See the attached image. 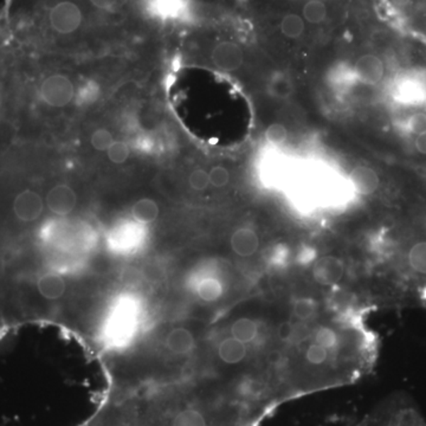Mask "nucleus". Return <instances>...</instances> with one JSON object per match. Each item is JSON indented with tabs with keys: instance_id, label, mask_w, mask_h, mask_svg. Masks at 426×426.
<instances>
[{
	"instance_id": "nucleus-1",
	"label": "nucleus",
	"mask_w": 426,
	"mask_h": 426,
	"mask_svg": "<svg viewBox=\"0 0 426 426\" xmlns=\"http://www.w3.org/2000/svg\"><path fill=\"white\" fill-rule=\"evenodd\" d=\"M38 95L47 106L62 108L68 106L75 97V88L67 76L54 74L42 81Z\"/></svg>"
},
{
	"instance_id": "nucleus-2",
	"label": "nucleus",
	"mask_w": 426,
	"mask_h": 426,
	"mask_svg": "<svg viewBox=\"0 0 426 426\" xmlns=\"http://www.w3.org/2000/svg\"><path fill=\"white\" fill-rule=\"evenodd\" d=\"M81 9L72 1H61L51 9L49 22L52 29L61 35L75 33L82 24Z\"/></svg>"
},
{
	"instance_id": "nucleus-3",
	"label": "nucleus",
	"mask_w": 426,
	"mask_h": 426,
	"mask_svg": "<svg viewBox=\"0 0 426 426\" xmlns=\"http://www.w3.org/2000/svg\"><path fill=\"white\" fill-rule=\"evenodd\" d=\"M44 211V201L36 191L26 189L16 194L12 201V212L19 222H36L42 217Z\"/></svg>"
},
{
	"instance_id": "nucleus-4",
	"label": "nucleus",
	"mask_w": 426,
	"mask_h": 426,
	"mask_svg": "<svg viewBox=\"0 0 426 426\" xmlns=\"http://www.w3.org/2000/svg\"><path fill=\"white\" fill-rule=\"evenodd\" d=\"M313 277L321 286H334L344 277V264L335 256H325L313 264Z\"/></svg>"
},
{
	"instance_id": "nucleus-5",
	"label": "nucleus",
	"mask_w": 426,
	"mask_h": 426,
	"mask_svg": "<svg viewBox=\"0 0 426 426\" xmlns=\"http://www.w3.org/2000/svg\"><path fill=\"white\" fill-rule=\"evenodd\" d=\"M76 204H77V196L75 191L67 184H58L47 194V206L55 215H69L74 211Z\"/></svg>"
},
{
	"instance_id": "nucleus-6",
	"label": "nucleus",
	"mask_w": 426,
	"mask_h": 426,
	"mask_svg": "<svg viewBox=\"0 0 426 426\" xmlns=\"http://www.w3.org/2000/svg\"><path fill=\"white\" fill-rule=\"evenodd\" d=\"M212 62L224 72H235L244 61L243 50L233 42H222L212 51Z\"/></svg>"
},
{
	"instance_id": "nucleus-7",
	"label": "nucleus",
	"mask_w": 426,
	"mask_h": 426,
	"mask_svg": "<svg viewBox=\"0 0 426 426\" xmlns=\"http://www.w3.org/2000/svg\"><path fill=\"white\" fill-rule=\"evenodd\" d=\"M354 69L359 79L369 84H376L383 79V61L374 55H364L355 63Z\"/></svg>"
},
{
	"instance_id": "nucleus-8",
	"label": "nucleus",
	"mask_w": 426,
	"mask_h": 426,
	"mask_svg": "<svg viewBox=\"0 0 426 426\" xmlns=\"http://www.w3.org/2000/svg\"><path fill=\"white\" fill-rule=\"evenodd\" d=\"M352 184L358 194L369 196L379 189V176L367 166H358L351 172Z\"/></svg>"
},
{
	"instance_id": "nucleus-9",
	"label": "nucleus",
	"mask_w": 426,
	"mask_h": 426,
	"mask_svg": "<svg viewBox=\"0 0 426 426\" xmlns=\"http://www.w3.org/2000/svg\"><path fill=\"white\" fill-rule=\"evenodd\" d=\"M259 238L254 230L242 228L237 230L231 237V247L238 256L249 257L258 250Z\"/></svg>"
},
{
	"instance_id": "nucleus-10",
	"label": "nucleus",
	"mask_w": 426,
	"mask_h": 426,
	"mask_svg": "<svg viewBox=\"0 0 426 426\" xmlns=\"http://www.w3.org/2000/svg\"><path fill=\"white\" fill-rule=\"evenodd\" d=\"M169 351L176 354H189L194 347V337L186 328H174L169 332L166 339Z\"/></svg>"
},
{
	"instance_id": "nucleus-11",
	"label": "nucleus",
	"mask_w": 426,
	"mask_h": 426,
	"mask_svg": "<svg viewBox=\"0 0 426 426\" xmlns=\"http://www.w3.org/2000/svg\"><path fill=\"white\" fill-rule=\"evenodd\" d=\"M37 289L47 300H58L65 294V282L61 276L56 274H47L38 279Z\"/></svg>"
},
{
	"instance_id": "nucleus-12",
	"label": "nucleus",
	"mask_w": 426,
	"mask_h": 426,
	"mask_svg": "<svg viewBox=\"0 0 426 426\" xmlns=\"http://www.w3.org/2000/svg\"><path fill=\"white\" fill-rule=\"evenodd\" d=\"M218 354L223 361L233 365L245 358L247 347L242 341L237 340L233 337H228L219 346Z\"/></svg>"
},
{
	"instance_id": "nucleus-13",
	"label": "nucleus",
	"mask_w": 426,
	"mask_h": 426,
	"mask_svg": "<svg viewBox=\"0 0 426 426\" xmlns=\"http://www.w3.org/2000/svg\"><path fill=\"white\" fill-rule=\"evenodd\" d=\"M159 212L160 210H159L158 204L153 199L144 198V199L136 201L135 205L133 206L132 213L136 222L141 223V224H150V223L157 220Z\"/></svg>"
},
{
	"instance_id": "nucleus-14",
	"label": "nucleus",
	"mask_w": 426,
	"mask_h": 426,
	"mask_svg": "<svg viewBox=\"0 0 426 426\" xmlns=\"http://www.w3.org/2000/svg\"><path fill=\"white\" fill-rule=\"evenodd\" d=\"M268 91L272 97L279 100H287L294 91V83L286 74H275L269 81Z\"/></svg>"
},
{
	"instance_id": "nucleus-15",
	"label": "nucleus",
	"mask_w": 426,
	"mask_h": 426,
	"mask_svg": "<svg viewBox=\"0 0 426 426\" xmlns=\"http://www.w3.org/2000/svg\"><path fill=\"white\" fill-rule=\"evenodd\" d=\"M258 333L257 323L254 320L242 318L235 321L231 327V334L237 340L242 341L244 344L254 340Z\"/></svg>"
},
{
	"instance_id": "nucleus-16",
	"label": "nucleus",
	"mask_w": 426,
	"mask_h": 426,
	"mask_svg": "<svg viewBox=\"0 0 426 426\" xmlns=\"http://www.w3.org/2000/svg\"><path fill=\"white\" fill-rule=\"evenodd\" d=\"M281 33L288 38H298L305 33V21L296 13H288L281 22Z\"/></svg>"
},
{
	"instance_id": "nucleus-17",
	"label": "nucleus",
	"mask_w": 426,
	"mask_h": 426,
	"mask_svg": "<svg viewBox=\"0 0 426 426\" xmlns=\"http://www.w3.org/2000/svg\"><path fill=\"white\" fill-rule=\"evenodd\" d=\"M410 268L417 274L426 275V240L415 243L408 254Z\"/></svg>"
},
{
	"instance_id": "nucleus-18",
	"label": "nucleus",
	"mask_w": 426,
	"mask_h": 426,
	"mask_svg": "<svg viewBox=\"0 0 426 426\" xmlns=\"http://www.w3.org/2000/svg\"><path fill=\"white\" fill-rule=\"evenodd\" d=\"M223 294L222 283L218 279H206L199 284L198 295L205 302H215Z\"/></svg>"
},
{
	"instance_id": "nucleus-19",
	"label": "nucleus",
	"mask_w": 426,
	"mask_h": 426,
	"mask_svg": "<svg viewBox=\"0 0 426 426\" xmlns=\"http://www.w3.org/2000/svg\"><path fill=\"white\" fill-rule=\"evenodd\" d=\"M172 426H208V422L201 412L186 408L176 415Z\"/></svg>"
},
{
	"instance_id": "nucleus-20",
	"label": "nucleus",
	"mask_w": 426,
	"mask_h": 426,
	"mask_svg": "<svg viewBox=\"0 0 426 426\" xmlns=\"http://www.w3.org/2000/svg\"><path fill=\"white\" fill-rule=\"evenodd\" d=\"M327 6L320 0H310L303 8V17L306 21L312 24H320L327 17Z\"/></svg>"
},
{
	"instance_id": "nucleus-21",
	"label": "nucleus",
	"mask_w": 426,
	"mask_h": 426,
	"mask_svg": "<svg viewBox=\"0 0 426 426\" xmlns=\"http://www.w3.org/2000/svg\"><path fill=\"white\" fill-rule=\"evenodd\" d=\"M316 302L312 298H300L294 303V315L301 321L309 320L313 316L315 315L316 313Z\"/></svg>"
},
{
	"instance_id": "nucleus-22",
	"label": "nucleus",
	"mask_w": 426,
	"mask_h": 426,
	"mask_svg": "<svg viewBox=\"0 0 426 426\" xmlns=\"http://www.w3.org/2000/svg\"><path fill=\"white\" fill-rule=\"evenodd\" d=\"M100 96V88L95 82H86L79 86V91L76 94V100L81 104H89L95 102L97 97Z\"/></svg>"
},
{
	"instance_id": "nucleus-23",
	"label": "nucleus",
	"mask_w": 426,
	"mask_h": 426,
	"mask_svg": "<svg viewBox=\"0 0 426 426\" xmlns=\"http://www.w3.org/2000/svg\"><path fill=\"white\" fill-rule=\"evenodd\" d=\"M90 142L96 151L103 152L108 151V148L111 147L114 142V139L111 133L107 129H97L93 133Z\"/></svg>"
},
{
	"instance_id": "nucleus-24",
	"label": "nucleus",
	"mask_w": 426,
	"mask_h": 426,
	"mask_svg": "<svg viewBox=\"0 0 426 426\" xmlns=\"http://www.w3.org/2000/svg\"><path fill=\"white\" fill-rule=\"evenodd\" d=\"M265 138L268 140L269 144L274 146H279L284 144L288 138L287 128L281 123H274L270 125L267 132H265Z\"/></svg>"
},
{
	"instance_id": "nucleus-25",
	"label": "nucleus",
	"mask_w": 426,
	"mask_h": 426,
	"mask_svg": "<svg viewBox=\"0 0 426 426\" xmlns=\"http://www.w3.org/2000/svg\"><path fill=\"white\" fill-rule=\"evenodd\" d=\"M107 152L108 158L114 164H123L129 157L128 145L122 141H114Z\"/></svg>"
},
{
	"instance_id": "nucleus-26",
	"label": "nucleus",
	"mask_w": 426,
	"mask_h": 426,
	"mask_svg": "<svg viewBox=\"0 0 426 426\" xmlns=\"http://www.w3.org/2000/svg\"><path fill=\"white\" fill-rule=\"evenodd\" d=\"M314 340H315V344L330 349L337 344V337L333 330H330L328 327H321L316 330Z\"/></svg>"
},
{
	"instance_id": "nucleus-27",
	"label": "nucleus",
	"mask_w": 426,
	"mask_h": 426,
	"mask_svg": "<svg viewBox=\"0 0 426 426\" xmlns=\"http://www.w3.org/2000/svg\"><path fill=\"white\" fill-rule=\"evenodd\" d=\"M208 178L212 186L224 187L229 183L230 173L225 167L215 166L211 169V172L208 173Z\"/></svg>"
},
{
	"instance_id": "nucleus-28",
	"label": "nucleus",
	"mask_w": 426,
	"mask_h": 426,
	"mask_svg": "<svg viewBox=\"0 0 426 426\" xmlns=\"http://www.w3.org/2000/svg\"><path fill=\"white\" fill-rule=\"evenodd\" d=\"M189 183L190 186L196 191H204L206 187L210 185V178H208V173L205 172L204 169H196L194 172L191 173L190 178H189Z\"/></svg>"
},
{
	"instance_id": "nucleus-29",
	"label": "nucleus",
	"mask_w": 426,
	"mask_h": 426,
	"mask_svg": "<svg viewBox=\"0 0 426 426\" xmlns=\"http://www.w3.org/2000/svg\"><path fill=\"white\" fill-rule=\"evenodd\" d=\"M328 349L318 344H313L307 349V359L313 365H321L326 361Z\"/></svg>"
},
{
	"instance_id": "nucleus-30",
	"label": "nucleus",
	"mask_w": 426,
	"mask_h": 426,
	"mask_svg": "<svg viewBox=\"0 0 426 426\" xmlns=\"http://www.w3.org/2000/svg\"><path fill=\"white\" fill-rule=\"evenodd\" d=\"M408 128L417 135L426 133V114L417 113V114L412 115L408 121Z\"/></svg>"
},
{
	"instance_id": "nucleus-31",
	"label": "nucleus",
	"mask_w": 426,
	"mask_h": 426,
	"mask_svg": "<svg viewBox=\"0 0 426 426\" xmlns=\"http://www.w3.org/2000/svg\"><path fill=\"white\" fill-rule=\"evenodd\" d=\"M277 335L282 341L293 340L294 325L291 323H282L277 328Z\"/></svg>"
},
{
	"instance_id": "nucleus-32",
	"label": "nucleus",
	"mask_w": 426,
	"mask_h": 426,
	"mask_svg": "<svg viewBox=\"0 0 426 426\" xmlns=\"http://www.w3.org/2000/svg\"><path fill=\"white\" fill-rule=\"evenodd\" d=\"M310 335V330L308 327H306L305 325H300V326H294V335H293V340L296 342H301L305 341L307 337Z\"/></svg>"
},
{
	"instance_id": "nucleus-33",
	"label": "nucleus",
	"mask_w": 426,
	"mask_h": 426,
	"mask_svg": "<svg viewBox=\"0 0 426 426\" xmlns=\"http://www.w3.org/2000/svg\"><path fill=\"white\" fill-rule=\"evenodd\" d=\"M118 0H90V3L97 9L108 10V9L114 8Z\"/></svg>"
},
{
	"instance_id": "nucleus-34",
	"label": "nucleus",
	"mask_w": 426,
	"mask_h": 426,
	"mask_svg": "<svg viewBox=\"0 0 426 426\" xmlns=\"http://www.w3.org/2000/svg\"><path fill=\"white\" fill-rule=\"evenodd\" d=\"M415 147L422 155H426V133L418 135L415 140Z\"/></svg>"
},
{
	"instance_id": "nucleus-35",
	"label": "nucleus",
	"mask_w": 426,
	"mask_h": 426,
	"mask_svg": "<svg viewBox=\"0 0 426 426\" xmlns=\"http://www.w3.org/2000/svg\"><path fill=\"white\" fill-rule=\"evenodd\" d=\"M391 1H392L394 6H397V8H405V6H408V5L411 3V0H391Z\"/></svg>"
},
{
	"instance_id": "nucleus-36",
	"label": "nucleus",
	"mask_w": 426,
	"mask_h": 426,
	"mask_svg": "<svg viewBox=\"0 0 426 426\" xmlns=\"http://www.w3.org/2000/svg\"><path fill=\"white\" fill-rule=\"evenodd\" d=\"M424 223H425V225H426V215H425V218H424Z\"/></svg>"
}]
</instances>
